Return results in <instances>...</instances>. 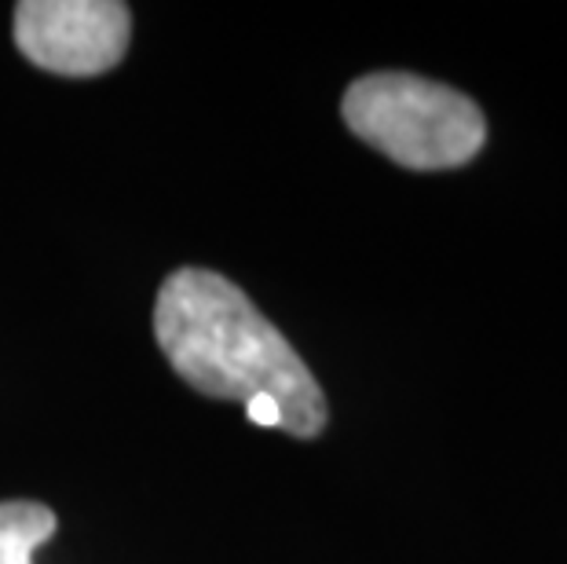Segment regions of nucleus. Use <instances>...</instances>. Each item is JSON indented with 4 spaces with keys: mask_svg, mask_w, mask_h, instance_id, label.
Here are the masks:
<instances>
[{
    "mask_svg": "<svg viewBox=\"0 0 567 564\" xmlns=\"http://www.w3.org/2000/svg\"><path fill=\"white\" fill-rule=\"evenodd\" d=\"M154 338L190 389L246 407L249 422L311 440L326 429V396L297 348L231 279L179 268L162 283Z\"/></svg>",
    "mask_w": 567,
    "mask_h": 564,
    "instance_id": "1",
    "label": "nucleus"
},
{
    "mask_svg": "<svg viewBox=\"0 0 567 564\" xmlns=\"http://www.w3.org/2000/svg\"><path fill=\"white\" fill-rule=\"evenodd\" d=\"M341 114L373 151L417 173L457 170L473 162L487 140V122L468 95L403 70L352 81Z\"/></svg>",
    "mask_w": 567,
    "mask_h": 564,
    "instance_id": "2",
    "label": "nucleus"
},
{
    "mask_svg": "<svg viewBox=\"0 0 567 564\" xmlns=\"http://www.w3.org/2000/svg\"><path fill=\"white\" fill-rule=\"evenodd\" d=\"M132 16L117 0H27L16 8V44L41 70L95 78L122 63Z\"/></svg>",
    "mask_w": 567,
    "mask_h": 564,
    "instance_id": "3",
    "label": "nucleus"
},
{
    "mask_svg": "<svg viewBox=\"0 0 567 564\" xmlns=\"http://www.w3.org/2000/svg\"><path fill=\"white\" fill-rule=\"evenodd\" d=\"M55 513L41 502H0V564H33V550L55 535Z\"/></svg>",
    "mask_w": 567,
    "mask_h": 564,
    "instance_id": "4",
    "label": "nucleus"
}]
</instances>
